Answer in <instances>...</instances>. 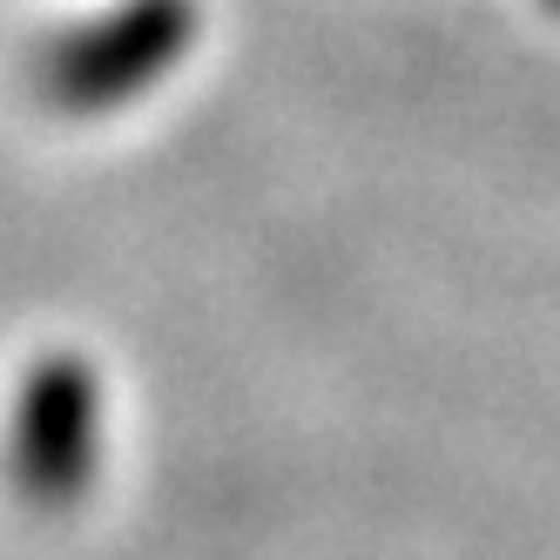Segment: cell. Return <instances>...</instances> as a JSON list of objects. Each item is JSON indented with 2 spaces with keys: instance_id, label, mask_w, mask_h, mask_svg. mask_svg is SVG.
<instances>
[{
  "instance_id": "1",
  "label": "cell",
  "mask_w": 560,
  "mask_h": 560,
  "mask_svg": "<svg viewBox=\"0 0 560 560\" xmlns=\"http://www.w3.org/2000/svg\"><path fill=\"white\" fill-rule=\"evenodd\" d=\"M196 34L189 0H122V8L95 14L89 27H68L42 55V89L48 102L74 115H102L136 102L155 74H170Z\"/></svg>"
},
{
  "instance_id": "2",
  "label": "cell",
  "mask_w": 560,
  "mask_h": 560,
  "mask_svg": "<svg viewBox=\"0 0 560 560\" xmlns=\"http://www.w3.org/2000/svg\"><path fill=\"white\" fill-rule=\"evenodd\" d=\"M89 432H95V398L89 378L74 372H48L27 398V419H21V479L42 493H68L74 479L89 472Z\"/></svg>"
},
{
  "instance_id": "3",
  "label": "cell",
  "mask_w": 560,
  "mask_h": 560,
  "mask_svg": "<svg viewBox=\"0 0 560 560\" xmlns=\"http://www.w3.org/2000/svg\"><path fill=\"white\" fill-rule=\"evenodd\" d=\"M553 8H560V0H553Z\"/></svg>"
}]
</instances>
